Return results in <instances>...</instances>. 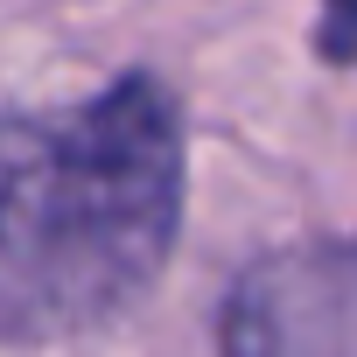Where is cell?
<instances>
[{
	"label": "cell",
	"instance_id": "2",
	"mask_svg": "<svg viewBox=\"0 0 357 357\" xmlns=\"http://www.w3.org/2000/svg\"><path fill=\"white\" fill-rule=\"evenodd\" d=\"M225 357H357V245L308 238L252 259L225 301Z\"/></svg>",
	"mask_w": 357,
	"mask_h": 357
},
{
	"label": "cell",
	"instance_id": "3",
	"mask_svg": "<svg viewBox=\"0 0 357 357\" xmlns=\"http://www.w3.org/2000/svg\"><path fill=\"white\" fill-rule=\"evenodd\" d=\"M315 50H322L329 63H357V0H322Z\"/></svg>",
	"mask_w": 357,
	"mask_h": 357
},
{
	"label": "cell",
	"instance_id": "1",
	"mask_svg": "<svg viewBox=\"0 0 357 357\" xmlns=\"http://www.w3.org/2000/svg\"><path fill=\"white\" fill-rule=\"evenodd\" d=\"M183 225V119L154 77L0 119V343H50L147 294Z\"/></svg>",
	"mask_w": 357,
	"mask_h": 357
}]
</instances>
